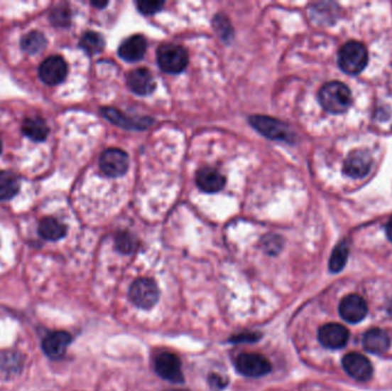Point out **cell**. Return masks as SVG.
<instances>
[{
    "label": "cell",
    "instance_id": "1",
    "mask_svg": "<svg viewBox=\"0 0 392 391\" xmlns=\"http://www.w3.org/2000/svg\"><path fill=\"white\" fill-rule=\"evenodd\" d=\"M319 101L325 110L332 114H343L352 104L350 89L341 82H330L319 91Z\"/></svg>",
    "mask_w": 392,
    "mask_h": 391
},
{
    "label": "cell",
    "instance_id": "2",
    "mask_svg": "<svg viewBox=\"0 0 392 391\" xmlns=\"http://www.w3.org/2000/svg\"><path fill=\"white\" fill-rule=\"evenodd\" d=\"M369 63V52L363 43L351 41L345 43L339 52V65L349 75H358Z\"/></svg>",
    "mask_w": 392,
    "mask_h": 391
},
{
    "label": "cell",
    "instance_id": "3",
    "mask_svg": "<svg viewBox=\"0 0 392 391\" xmlns=\"http://www.w3.org/2000/svg\"><path fill=\"white\" fill-rule=\"evenodd\" d=\"M158 63L167 74H179L188 65V53L180 45L163 44L158 50Z\"/></svg>",
    "mask_w": 392,
    "mask_h": 391
},
{
    "label": "cell",
    "instance_id": "4",
    "mask_svg": "<svg viewBox=\"0 0 392 391\" xmlns=\"http://www.w3.org/2000/svg\"><path fill=\"white\" fill-rule=\"evenodd\" d=\"M249 123L253 125L255 130L258 131L259 134L268 139L283 140V141H291L294 139V134L283 122L272 119L268 116H251L249 117Z\"/></svg>",
    "mask_w": 392,
    "mask_h": 391
},
{
    "label": "cell",
    "instance_id": "5",
    "mask_svg": "<svg viewBox=\"0 0 392 391\" xmlns=\"http://www.w3.org/2000/svg\"><path fill=\"white\" fill-rule=\"evenodd\" d=\"M129 296L138 308H153L158 301V284L152 279H138L131 284Z\"/></svg>",
    "mask_w": 392,
    "mask_h": 391
},
{
    "label": "cell",
    "instance_id": "6",
    "mask_svg": "<svg viewBox=\"0 0 392 391\" xmlns=\"http://www.w3.org/2000/svg\"><path fill=\"white\" fill-rule=\"evenodd\" d=\"M130 160L124 151L119 149H109L104 151L100 156L99 166L104 175L116 178L128 171Z\"/></svg>",
    "mask_w": 392,
    "mask_h": 391
},
{
    "label": "cell",
    "instance_id": "7",
    "mask_svg": "<svg viewBox=\"0 0 392 391\" xmlns=\"http://www.w3.org/2000/svg\"><path fill=\"white\" fill-rule=\"evenodd\" d=\"M235 368L244 377H259L270 373L271 364L258 353H242L235 362Z\"/></svg>",
    "mask_w": 392,
    "mask_h": 391
},
{
    "label": "cell",
    "instance_id": "8",
    "mask_svg": "<svg viewBox=\"0 0 392 391\" xmlns=\"http://www.w3.org/2000/svg\"><path fill=\"white\" fill-rule=\"evenodd\" d=\"M155 370L162 379L167 380L170 382H184L182 363L173 353H160L155 359Z\"/></svg>",
    "mask_w": 392,
    "mask_h": 391
},
{
    "label": "cell",
    "instance_id": "9",
    "mask_svg": "<svg viewBox=\"0 0 392 391\" xmlns=\"http://www.w3.org/2000/svg\"><path fill=\"white\" fill-rule=\"evenodd\" d=\"M68 74V67L61 57H50L43 61L39 68L40 80L48 85H58L62 83Z\"/></svg>",
    "mask_w": 392,
    "mask_h": 391
},
{
    "label": "cell",
    "instance_id": "10",
    "mask_svg": "<svg viewBox=\"0 0 392 391\" xmlns=\"http://www.w3.org/2000/svg\"><path fill=\"white\" fill-rule=\"evenodd\" d=\"M343 368L352 379L365 382L373 375V368L369 359L360 353H351L343 358Z\"/></svg>",
    "mask_w": 392,
    "mask_h": 391
},
{
    "label": "cell",
    "instance_id": "11",
    "mask_svg": "<svg viewBox=\"0 0 392 391\" xmlns=\"http://www.w3.org/2000/svg\"><path fill=\"white\" fill-rule=\"evenodd\" d=\"M339 314L341 317L350 323H360L365 319L369 312L367 304L363 297L359 295H348L339 303Z\"/></svg>",
    "mask_w": 392,
    "mask_h": 391
},
{
    "label": "cell",
    "instance_id": "12",
    "mask_svg": "<svg viewBox=\"0 0 392 391\" xmlns=\"http://www.w3.org/2000/svg\"><path fill=\"white\" fill-rule=\"evenodd\" d=\"M319 342L328 349H342L349 341L348 329L339 323H327L319 329Z\"/></svg>",
    "mask_w": 392,
    "mask_h": 391
},
{
    "label": "cell",
    "instance_id": "13",
    "mask_svg": "<svg viewBox=\"0 0 392 391\" xmlns=\"http://www.w3.org/2000/svg\"><path fill=\"white\" fill-rule=\"evenodd\" d=\"M371 164H373V160L369 151L358 149L350 153L347 157L343 166V171L345 175L351 178H363L369 175Z\"/></svg>",
    "mask_w": 392,
    "mask_h": 391
},
{
    "label": "cell",
    "instance_id": "14",
    "mask_svg": "<svg viewBox=\"0 0 392 391\" xmlns=\"http://www.w3.org/2000/svg\"><path fill=\"white\" fill-rule=\"evenodd\" d=\"M129 89L136 95H148L156 87L152 73L146 68H137L129 73L126 76Z\"/></svg>",
    "mask_w": 392,
    "mask_h": 391
},
{
    "label": "cell",
    "instance_id": "15",
    "mask_svg": "<svg viewBox=\"0 0 392 391\" xmlns=\"http://www.w3.org/2000/svg\"><path fill=\"white\" fill-rule=\"evenodd\" d=\"M72 343V336L67 332L58 331L52 332L43 340V350L45 355L51 359L62 358L69 344Z\"/></svg>",
    "mask_w": 392,
    "mask_h": 391
},
{
    "label": "cell",
    "instance_id": "16",
    "mask_svg": "<svg viewBox=\"0 0 392 391\" xmlns=\"http://www.w3.org/2000/svg\"><path fill=\"white\" fill-rule=\"evenodd\" d=\"M195 181L200 190L209 194L219 192L225 186V177L210 166L201 168L196 173Z\"/></svg>",
    "mask_w": 392,
    "mask_h": 391
},
{
    "label": "cell",
    "instance_id": "17",
    "mask_svg": "<svg viewBox=\"0 0 392 391\" xmlns=\"http://www.w3.org/2000/svg\"><path fill=\"white\" fill-rule=\"evenodd\" d=\"M147 50V41L141 35L131 36L119 48V57L128 63H137L143 59Z\"/></svg>",
    "mask_w": 392,
    "mask_h": 391
},
{
    "label": "cell",
    "instance_id": "18",
    "mask_svg": "<svg viewBox=\"0 0 392 391\" xmlns=\"http://www.w3.org/2000/svg\"><path fill=\"white\" fill-rule=\"evenodd\" d=\"M102 115L114 124L119 125L121 128L129 129V130H146L153 123L152 119H148V117L131 119L114 108H104Z\"/></svg>",
    "mask_w": 392,
    "mask_h": 391
},
{
    "label": "cell",
    "instance_id": "19",
    "mask_svg": "<svg viewBox=\"0 0 392 391\" xmlns=\"http://www.w3.org/2000/svg\"><path fill=\"white\" fill-rule=\"evenodd\" d=\"M363 346L369 353L381 355L389 349L390 338L382 329L371 328L364 335Z\"/></svg>",
    "mask_w": 392,
    "mask_h": 391
},
{
    "label": "cell",
    "instance_id": "20",
    "mask_svg": "<svg viewBox=\"0 0 392 391\" xmlns=\"http://www.w3.org/2000/svg\"><path fill=\"white\" fill-rule=\"evenodd\" d=\"M38 232L45 240L58 241L65 237L67 227L53 217H46L39 224Z\"/></svg>",
    "mask_w": 392,
    "mask_h": 391
},
{
    "label": "cell",
    "instance_id": "21",
    "mask_svg": "<svg viewBox=\"0 0 392 391\" xmlns=\"http://www.w3.org/2000/svg\"><path fill=\"white\" fill-rule=\"evenodd\" d=\"M20 191V178L14 172L4 170L0 171V200H11Z\"/></svg>",
    "mask_w": 392,
    "mask_h": 391
},
{
    "label": "cell",
    "instance_id": "22",
    "mask_svg": "<svg viewBox=\"0 0 392 391\" xmlns=\"http://www.w3.org/2000/svg\"><path fill=\"white\" fill-rule=\"evenodd\" d=\"M22 131L33 141H44L48 138L50 129L42 119H27L23 122Z\"/></svg>",
    "mask_w": 392,
    "mask_h": 391
},
{
    "label": "cell",
    "instance_id": "23",
    "mask_svg": "<svg viewBox=\"0 0 392 391\" xmlns=\"http://www.w3.org/2000/svg\"><path fill=\"white\" fill-rule=\"evenodd\" d=\"M80 46L89 55H94L104 50V39L100 33L89 31L84 33L83 37L80 38Z\"/></svg>",
    "mask_w": 392,
    "mask_h": 391
},
{
    "label": "cell",
    "instance_id": "24",
    "mask_svg": "<svg viewBox=\"0 0 392 391\" xmlns=\"http://www.w3.org/2000/svg\"><path fill=\"white\" fill-rule=\"evenodd\" d=\"M22 50L28 54H37L46 46V38L39 31H31L24 36L21 41Z\"/></svg>",
    "mask_w": 392,
    "mask_h": 391
},
{
    "label": "cell",
    "instance_id": "25",
    "mask_svg": "<svg viewBox=\"0 0 392 391\" xmlns=\"http://www.w3.org/2000/svg\"><path fill=\"white\" fill-rule=\"evenodd\" d=\"M349 246L345 241H342L334 249L330 259V270L333 273L341 272L348 262Z\"/></svg>",
    "mask_w": 392,
    "mask_h": 391
},
{
    "label": "cell",
    "instance_id": "26",
    "mask_svg": "<svg viewBox=\"0 0 392 391\" xmlns=\"http://www.w3.org/2000/svg\"><path fill=\"white\" fill-rule=\"evenodd\" d=\"M115 243L119 252L123 254H131L136 249L137 243L134 240V237L128 233V232H119L115 237Z\"/></svg>",
    "mask_w": 392,
    "mask_h": 391
},
{
    "label": "cell",
    "instance_id": "27",
    "mask_svg": "<svg viewBox=\"0 0 392 391\" xmlns=\"http://www.w3.org/2000/svg\"><path fill=\"white\" fill-rule=\"evenodd\" d=\"M214 27L222 38L227 39L229 38V36L232 35V28L225 15H217L214 18Z\"/></svg>",
    "mask_w": 392,
    "mask_h": 391
},
{
    "label": "cell",
    "instance_id": "28",
    "mask_svg": "<svg viewBox=\"0 0 392 391\" xmlns=\"http://www.w3.org/2000/svg\"><path fill=\"white\" fill-rule=\"evenodd\" d=\"M51 22L58 27H67L70 23V13L63 7L54 9L51 13Z\"/></svg>",
    "mask_w": 392,
    "mask_h": 391
},
{
    "label": "cell",
    "instance_id": "29",
    "mask_svg": "<svg viewBox=\"0 0 392 391\" xmlns=\"http://www.w3.org/2000/svg\"><path fill=\"white\" fill-rule=\"evenodd\" d=\"M164 6L163 1H138L137 7L145 15H152L160 12Z\"/></svg>",
    "mask_w": 392,
    "mask_h": 391
},
{
    "label": "cell",
    "instance_id": "30",
    "mask_svg": "<svg viewBox=\"0 0 392 391\" xmlns=\"http://www.w3.org/2000/svg\"><path fill=\"white\" fill-rule=\"evenodd\" d=\"M283 247L281 239L278 237H268L264 240V249L268 254H276Z\"/></svg>",
    "mask_w": 392,
    "mask_h": 391
},
{
    "label": "cell",
    "instance_id": "31",
    "mask_svg": "<svg viewBox=\"0 0 392 391\" xmlns=\"http://www.w3.org/2000/svg\"><path fill=\"white\" fill-rule=\"evenodd\" d=\"M259 338V334L256 333H244V334H239L234 338H231L229 341L232 343H244V342H255Z\"/></svg>",
    "mask_w": 392,
    "mask_h": 391
},
{
    "label": "cell",
    "instance_id": "32",
    "mask_svg": "<svg viewBox=\"0 0 392 391\" xmlns=\"http://www.w3.org/2000/svg\"><path fill=\"white\" fill-rule=\"evenodd\" d=\"M210 382L214 385V388H218V387H219V388H223L224 385H224L223 379H222V377H217V375H214V377H212V379H211Z\"/></svg>",
    "mask_w": 392,
    "mask_h": 391
},
{
    "label": "cell",
    "instance_id": "33",
    "mask_svg": "<svg viewBox=\"0 0 392 391\" xmlns=\"http://www.w3.org/2000/svg\"><path fill=\"white\" fill-rule=\"evenodd\" d=\"M386 235H388L389 240L392 242V217L391 220L388 223V225H386Z\"/></svg>",
    "mask_w": 392,
    "mask_h": 391
},
{
    "label": "cell",
    "instance_id": "34",
    "mask_svg": "<svg viewBox=\"0 0 392 391\" xmlns=\"http://www.w3.org/2000/svg\"><path fill=\"white\" fill-rule=\"evenodd\" d=\"M93 6L99 7V9H104L107 6V3H92Z\"/></svg>",
    "mask_w": 392,
    "mask_h": 391
},
{
    "label": "cell",
    "instance_id": "35",
    "mask_svg": "<svg viewBox=\"0 0 392 391\" xmlns=\"http://www.w3.org/2000/svg\"><path fill=\"white\" fill-rule=\"evenodd\" d=\"M1 151H3V140L0 138V154H1Z\"/></svg>",
    "mask_w": 392,
    "mask_h": 391
},
{
    "label": "cell",
    "instance_id": "36",
    "mask_svg": "<svg viewBox=\"0 0 392 391\" xmlns=\"http://www.w3.org/2000/svg\"><path fill=\"white\" fill-rule=\"evenodd\" d=\"M167 391H188V390H184V389H171V390H167Z\"/></svg>",
    "mask_w": 392,
    "mask_h": 391
}]
</instances>
